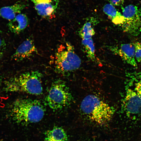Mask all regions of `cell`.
<instances>
[{
  "instance_id": "10",
  "label": "cell",
  "mask_w": 141,
  "mask_h": 141,
  "mask_svg": "<svg viewBox=\"0 0 141 141\" xmlns=\"http://www.w3.org/2000/svg\"><path fill=\"white\" fill-rule=\"evenodd\" d=\"M39 15L50 19L55 15L57 8L58 0H32Z\"/></svg>"
},
{
  "instance_id": "19",
  "label": "cell",
  "mask_w": 141,
  "mask_h": 141,
  "mask_svg": "<svg viewBox=\"0 0 141 141\" xmlns=\"http://www.w3.org/2000/svg\"><path fill=\"white\" fill-rule=\"evenodd\" d=\"M5 46L4 42L1 39L0 37V60L3 56Z\"/></svg>"
},
{
  "instance_id": "13",
  "label": "cell",
  "mask_w": 141,
  "mask_h": 141,
  "mask_svg": "<svg viewBox=\"0 0 141 141\" xmlns=\"http://www.w3.org/2000/svg\"><path fill=\"white\" fill-rule=\"evenodd\" d=\"M68 136L62 128L55 126L45 133V141H67Z\"/></svg>"
},
{
  "instance_id": "2",
  "label": "cell",
  "mask_w": 141,
  "mask_h": 141,
  "mask_svg": "<svg viewBox=\"0 0 141 141\" xmlns=\"http://www.w3.org/2000/svg\"><path fill=\"white\" fill-rule=\"evenodd\" d=\"M12 110L14 120L19 123L28 124L37 122L43 118L45 107L39 100L28 98L17 99Z\"/></svg>"
},
{
  "instance_id": "8",
  "label": "cell",
  "mask_w": 141,
  "mask_h": 141,
  "mask_svg": "<svg viewBox=\"0 0 141 141\" xmlns=\"http://www.w3.org/2000/svg\"><path fill=\"white\" fill-rule=\"evenodd\" d=\"M38 53L33 39L30 37L18 46L11 57L16 61H20L28 58Z\"/></svg>"
},
{
  "instance_id": "4",
  "label": "cell",
  "mask_w": 141,
  "mask_h": 141,
  "mask_svg": "<svg viewBox=\"0 0 141 141\" xmlns=\"http://www.w3.org/2000/svg\"><path fill=\"white\" fill-rule=\"evenodd\" d=\"M42 77V74L37 71L22 73L12 80L10 89L33 95H41L43 91Z\"/></svg>"
},
{
  "instance_id": "7",
  "label": "cell",
  "mask_w": 141,
  "mask_h": 141,
  "mask_svg": "<svg viewBox=\"0 0 141 141\" xmlns=\"http://www.w3.org/2000/svg\"><path fill=\"white\" fill-rule=\"evenodd\" d=\"M122 103V109L127 116L136 117L141 116V95L131 85L126 86Z\"/></svg>"
},
{
  "instance_id": "14",
  "label": "cell",
  "mask_w": 141,
  "mask_h": 141,
  "mask_svg": "<svg viewBox=\"0 0 141 141\" xmlns=\"http://www.w3.org/2000/svg\"><path fill=\"white\" fill-rule=\"evenodd\" d=\"M103 10L114 24L120 26L123 24L124 20L123 16L113 5L106 4L104 6Z\"/></svg>"
},
{
  "instance_id": "6",
  "label": "cell",
  "mask_w": 141,
  "mask_h": 141,
  "mask_svg": "<svg viewBox=\"0 0 141 141\" xmlns=\"http://www.w3.org/2000/svg\"><path fill=\"white\" fill-rule=\"evenodd\" d=\"M122 9L124 20L120 26L122 30L133 36H138L141 33V7L130 4Z\"/></svg>"
},
{
  "instance_id": "3",
  "label": "cell",
  "mask_w": 141,
  "mask_h": 141,
  "mask_svg": "<svg viewBox=\"0 0 141 141\" xmlns=\"http://www.w3.org/2000/svg\"><path fill=\"white\" fill-rule=\"evenodd\" d=\"M65 46H60L55 54L54 64L55 70L62 75L70 73L78 69L81 60L74 51L72 46L67 43Z\"/></svg>"
},
{
  "instance_id": "17",
  "label": "cell",
  "mask_w": 141,
  "mask_h": 141,
  "mask_svg": "<svg viewBox=\"0 0 141 141\" xmlns=\"http://www.w3.org/2000/svg\"><path fill=\"white\" fill-rule=\"evenodd\" d=\"M135 58L137 62H141V41H137L134 43Z\"/></svg>"
},
{
  "instance_id": "15",
  "label": "cell",
  "mask_w": 141,
  "mask_h": 141,
  "mask_svg": "<svg viewBox=\"0 0 141 141\" xmlns=\"http://www.w3.org/2000/svg\"><path fill=\"white\" fill-rule=\"evenodd\" d=\"M82 44L87 57L91 60L94 61L95 58V49L92 38L82 39Z\"/></svg>"
},
{
  "instance_id": "1",
  "label": "cell",
  "mask_w": 141,
  "mask_h": 141,
  "mask_svg": "<svg viewBox=\"0 0 141 141\" xmlns=\"http://www.w3.org/2000/svg\"><path fill=\"white\" fill-rule=\"evenodd\" d=\"M80 110L89 120L101 125L109 122L115 111L113 107L92 94L88 95L83 99L81 103Z\"/></svg>"
},
{
  "instance_id": "12",
  "label": "cell",
  "mask_w": 141,
  "mask_h": 141,
  "mask_svg": "<svg viewBox=\"0 0 141 141\" xmlns=\"http://www.w3.org/2000/svg\"><path fill=\"white\" fill-rule=\"evenodd\" d=\"M26 7L24 3H17L0 8V17L10 21L13 19Z\"/></svg>"
},
{
  "instance_id": "5",
  "label": "cell",
  "mask_w": 141,
  "mask_h": 141,
  "mask_svg": "<svg viewBox=\"0 0 141 141\" xmlns=\"http://www.w3.org/2000/svg\"><path fill=\"white\" fill-rule=\"evenodd\" d=\"M73 97L64 82L56 80L52 83L45 98V104L53 110H61L70 105Z\"/></svg>"
},
{
  "instance_id": "20",
  "label": "cell",
  "mask_w": 141,
  "mask_h": 141,
  "mask_svg": "<svg viewBox=\"0 0 141 141\" xmlns=\"http://www.w3.org/2000/svg\"><path fill=\"white\" fill-rule=\"evenodd\" d=\"M125 0H109L110 4L113 6H120L122 5Z\"/></svg>"
},
{
  "instance_id": "16",
  "label": "cell",
  "mask_w": 141,
  "mask_h": 141,
  "mask_svg": "<svg viewBox=\"0 0 141 141\" xmlns=\"http://www.w3.org/2000/svg\"><path fill=\"white\" fill-rule=\"evenodd\" d=\"M91 20V19L86 22L79 31V34L82 39L91 38L95 33Z\"/></svg>"
},
{
  "instance_id": "9",
  "label": "cell",
  "mask_w": 141,
  "mask_h": 141,
  "mask_svg": "<svg viewBox=\"0 0 141 141\" xmlns=\"http://www.w3.org/2000/svg\"><path fill=\"white\" fill-rule=\"evenodd\" d=\"M111 49L113 53L119 56L125 62L134 67L137 66L133 43L121 44L112 47Z\"/></svg>"
},
{
  "instance_id": "11",
  "label": "cell",
  "mask_w": 141,
  "mask_h": 141,
  "mask_svg": "<svg viewBox=\"0 0 141 141\" xmlns=\"http://www.w3.org/2000/svg\"><path fill=\"white\" fill-rule=\"evenodd\" d=\"M29 20L27 16L24 14H18L13 20L7 24L10 31L16 34H20L28 26Z\"/></svg>"
},
{
  "instance_id": "18",
  "label": "cell",
  "mask_w": 141,
  "mask_h": 141,
  "mask_svg": "<svg viewBox=\"0 0 141 141\" xmlns=\"http://www.w3.org/2000/svg\"><path fill=\"white\" fill-rule=\"evenodd\" d=\"M134 90L141 95V80L135 82L134 85H133Z\"/></svg>"
}]
</instances>
